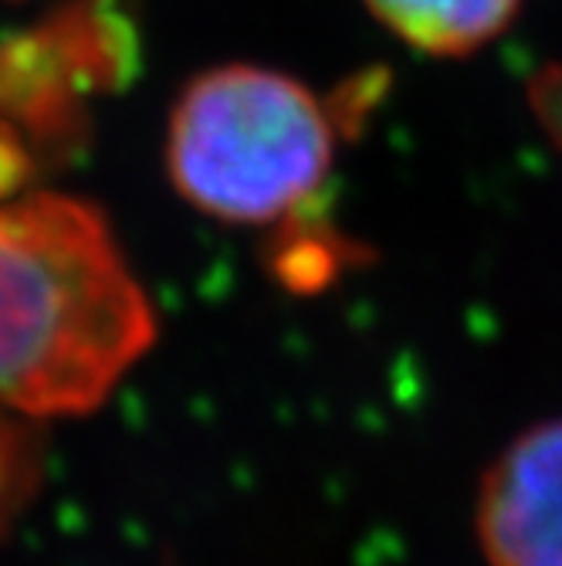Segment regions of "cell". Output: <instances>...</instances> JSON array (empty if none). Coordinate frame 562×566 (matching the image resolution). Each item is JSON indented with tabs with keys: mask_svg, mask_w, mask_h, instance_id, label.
<instances>
[{
	"mask_svg": "<svg viewBox=\"0 0 562 566\" xmlns=\"http://www.w3.org/2000/svg\"><path fill=\"white\" fill-rule=\"evenodd\" d=\"M34 482V454L28 438L11 424L0 421V523L24 502Z\"/></svg>",
	"mask_w": 562,
	"mask_h": 566,
	"instance_id": "cell-6",
	"label": "cell"
},
{
	"mask_svg": "<svg viewBox=\"0 0 562 566\" xmlns=\"http://www.w3.org/2000/svg\"><path fill=\"white\" fill-rule=\"evenodd\" d=\"M529 102H532L536 119L549 133V139L562 149V62L545 65L529 82Z\"/></svg>",
	"mask_w": 562,
	"mask_h": 566,
	"instance_id": "cell-7",
	"label": "cell"
},
{
	"mask_svg": "<svg viewBox=\"0 0 562 566\" xmlns=\"http://www.w3.org/2000/svg\"><path fill=\"white\" fill-rule=\"evenodd\" d=\"M367 8L417 51L468 55L508 28L522 0H367Z\"/></svg>",
	"mask_w": 562,
	"mask_h": 566,
	"instance_id": "cell-5",
	"label": "cell"
},
{
	"mask_svg": "<svg viewBox=\"0 0 562 566\" xmlns=\"http://www.w3.org/2000/svg\"><path fill=\"white\" fill-rule=\"evenodd\" d=\"M339 149V113L291 75L221 65L177 98L167 136L173 187L227 224H275L309 203Z\"/></svg>",
	"mask_w": 562,
	"mask_h": 566,
	"instance_id": "cell-2",
	"label": "cell"
},
{
	"mask_svg": "<svg viewBox=\"0 0 562 566\" xmlns=\"http://www.w3.org/2000/svg\"><path fill=\"white\" fill-rule=\"evenodd\" d=\"M157 316L92 203H0V410L85 415L152 346Z\"/></svg>",
	"mask_w": 562,
	"mask_h": 566,
	"instance_id": "cell-1",
	"label": "cell"
},
{
	"mask_svg": "<svg viewBox=\"0 0 562 566\" xmlns=\"http://www.w3.org/2000/svg\"><path fill=\"white\" fill-rule=\"evenodd\" d=\"M119 38V24L88 14L82 24L62 18L0 51V193L34 174L41 143H62L78 95L116 65Z\"/></svg>",
	"mask_w": 562,
	"mask_h": 566,
	"instance_id": "cell-3",
	"label": "cell"
},
{
	"mask_svg": "<svg viewBox=\"0 0 562 566\" xmlns=\"http://www.w3.org/2000/svg\"><path fill=\"white\" fill-rule=\"evenodd\" d=\"M478 539L491 566H562V418L529 428L488 469Z\"/></svg>",
	"mask_w": 562,
	"mask_h": 566,
	"instance_id": "cell-4",
	"label": "cell"
}]
</instances>
